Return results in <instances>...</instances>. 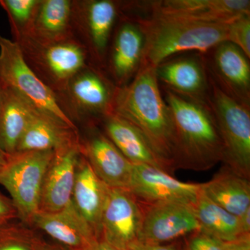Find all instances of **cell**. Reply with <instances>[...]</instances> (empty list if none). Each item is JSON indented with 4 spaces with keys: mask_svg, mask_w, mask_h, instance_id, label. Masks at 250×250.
<instances>
[{
    "mask_svg": "<svg viewBox=\"0 0 250 250\" xmlns=\"http://www.w3.org/2000/svg\"><path fill=\"white\" fill-rule=\"evenodd\" d=\"M112 113L136 126L175 170L173 123L160 90L156 68L141 65L128 84L117 87Z\"/></svg>",
    "mask_w": 250,
    "mask_h": 250,
    "instance_id": "obj_1",
    "label": "cell"
},
{
    "mask_svg": "<svg viewBox=\"0 0 250 250\" xmlns=\"http://www.w3.org/2000/svg\"><path fill=\"white\" fill-rule=\"evenodd\" d=\"M162 90L173 123L175 170L207 171L223 162V143L210 105Z\"/></svg>",
    "mask_w": 250,
    "mask_h": 250,
    "instance_id": "obj_2",
    "label": "cell"
},
{
    "mask_svg": "<svg viewBox=\"0 0 250 250\" xmlns=\"http://www.w3.org/2000/svg\"><path fill=\"white\" fill-rule=\"evenodd\" d=\"M128 19L137 23L144 34L141 65L145 66L156 68L177 54L205 53L228 41L229 22L210 24L149 17Z\"/></svg>",
    "mask_w": 250,
    "mask_h": 250,
    "instance_id": "obj_3",
    "label": "cell"
},
{
    "mask_svg": "<svg viewBox=\"0 0 250 250\" xmlns=\"http://www.w3.org/2000/svg\"><path fill=\"white\" fill-rule=\"evenodd\" d=\"M54 151H24L7 154L0 171V185L9 192L18 218L31 226L39 211L42 184Z\"/></svg>",
    "mask_w": 250,
    "mask_h": 250,
    "instance_id": "obj_4",
    "label": "cell"
},
{
    "mask_svg": "<svg viewBox=\"0 0 250 250\" xmlns=\"http://www.w3.org/2000/svg\"><path fill=\"white\" fill-rule=\"evenodd\" d=\"M15 42L27 65L58 99L70 80L91 64L84 47L75 39L51 45H41L28 38Z\"/></svg>",
    "mask_w": 250,
    "mask_h": 250,
    "instance_id": "obj_5",
    "label": "cell"
},
{
    "mask_svg": "<svg viewBox=\"0 0 250 250\" xmlns=\"http://www.w3.org/2000/svg\"><path fill=\"white\" fill-rule=\"evenodd\" d=\"M0 83L21 95L41 113L78 130L55 93L27 65L18 44L2 36H0Z\"/></svg>",
    "mask_w": 250,
    "mask_h": 250,
    "instance_id": "obj_6",
    "label": "cell"
},
{
    "mask_svg": "<svg viewBox=\"0 0 250 250\" xmlns=\"http://www.w3.org/2000/svg\"><path fill=\"white\" fill-rule=\"evenodd\" d=\"M209 105L223 146L224 166L250 177V109L223 93L210 78Z\"/></svg>",
    "mask_w": 250,
    "mask_h": 250,
    "instance_id": "obj_7",
    "label": "cell"
},
{
    "mask_svg": "<svg viewBox=\"0 0 250 250\" xmlns=\"http://www.w3.org/2000/svg\"><path fill=\"white\" fill-rule=\"evenodd\" d=\"M121 1L73 0L74 37L84 47L90 63L105 70Z\"/></svg>",
    "mask_w": 250,
    "mask_h": 250,
    "instance_id": "obj_8",
    "label": "cell"
},
{
    "mask_svg": "<svg viewBox=\"0 0 250 250\" xmlns=\"http://www.w3.org/2000/svg\"><path fill=\"white\" fill-rule=\"evenodd\" d=\"M116 88L104 70L89 64L70 80L58 100L72 121L73 114L100 121L112 113Z\"/></svg>",
    "mask_w": 250,
    "mask_h": 250,
    "instance_id": "obj_9",
    "label": "cell"
},
{
    "mask_svg": "<svg viewBox=\"0 0 250 250\" xmlns=\"http://www.w3.org/2000/svg\"><path fill=\"white\" fill-rule=\"evenodd\" d=\"M149 18L220 24L250 14L249 0H159L138 1Z\"/></svg>",
    "mask_w": 250,
    "mask_h": 250,
    "instance_id": "obj_10",
    "label": "cell"
},
{
    "mask_svg": "<svg viewBox=\"0 0 250 250\" xmlns=\"http://www.w3.org/2000/svg\"><path fill=\"white\" fill-rule=\"evenodd\" d=\"M143 205L126 189L109 188L101 220V237L110 244L129 250L139 243Z\"/></svg>",
    "mask_w": 250,
    "mask_h": 250,
    "instance_id": "obj_11",
    "label": "cell"
},
{
    "mask_svg": "<svg viewBox=\"0 0 250 250\" xmlns=\"http://www.w3.org/2000/svg\"><path fill=\"white\" fill-rule=\"evenodd\" d=\"M208 76L223 93L250 108V59L229 41H224L205 53Z\"/></svg>",
    "mask_w": 250,
    "mask_h": 250,
    "instance_id": "obj_12",
    "label": "cell"
},
{
    "mask_svg": "<svg viewBox=\"0 0 250 250\" xmlns=\"http://www.w3.org/2000/svg\"><path fill=\"white\" fill-rule=\"evenodd\" d=\"M143 205L144 215L139 243L166 244L200 231L192 205L182 202Z\"/></svg>",
    "mask_w": 250,
    "mask_h": 250,
    "instance_id": "obj_13",
    "label": "cell"
},
{
    "mask_svg": "<svg viewBox=\"0 0 250 250\" xmlns=\"http://www.w3.org/2000/svg\"><path fill=\"white\" fill-rule=\"evenodd\" d=\"M156 74L162 88L209 104L210 80L203 54L183 53L170 57L156 67Z\"/></svg>",
    "mask_w": 250,
    "mask_h": 250,
    "instance_id": "obj_14",
    "label": "cell"
},
{
    "mask_svg": "<svg viewBox=\"0 0 250 250\" xmlns=\"http://www.w3.org/2000/svg\"><path fill=\"white\" fill-rule=\"evenodd\" d=\"M202 184L186 183L152 166L134 165L128 190L141 203L182 202L193 205Z\"/></svg>",
    "mask_w": 250,
    "mask_h": 250,
    "instance_id": "obj_15",
    "label": "cell"
},
{
    "mask_svg": "<svg viewBox=\"0 0 250 250\" xmlns=\"http://www.w3.org/2000/svg\"><path fill=\"white\" fill-rule=\"evenodd\" d=\"M122 20L112 36L105 68L118 88L128 84L139 72L145 45L139 24L126 18Z\"/></svg>",
    "mask_w": 250,
    "mask_h": 250,
    "instance_id": "obj_16",
    "label": "cell"
},
{
    "mask_svg": "<svg viewBox=\"0 0 250 250\" xmlns=\"http://www.w3.org/2000/svg\"><path fill=\"white\" fill-rule=\"evenodd\" d=\"M81 154V141L54 152L42 184L39 211L58 212L71 203L77 163Z\"/></svg>",
    "mask_w": 250,
    "mask_h": 250,
    "instance_id": "obj_17",
    "label": "cell"
},
{
    "mask_svg": "<svg viewBox=\"0 0 250 250\" xmlns=\"http://www.w3.org/2000/svg\"><path fill=\"white\" fill-rule=\"evenodd\" d=\"M81 152L107 187L128 190L134 165L103 131L94 129L86 139L81 140Z\"/></svg>",
    "mask_w": 250,
    "mask_h": 250,
    "instance_id": "obj_18",
    "label": "cell"
},
{
    "mask_svg": "<svg viewBox=\"0 0 250 250\" xmlns=\"http://www.w3.org/2000/svg\"><path fill=\"white\" fill-rule=\"evenodd\" d=\"M103 132L133 165L152 166L168 174L173 167L160 155L136 126L115 113L101 120Z\"/></svg>",
    "mask_w": 250,
    "mask_h": 250,
    "instance_id": "obj_19",
    "label": "cell"
},
{
    "mask_svg": "<svg viewBox=\"0 0 250 250\" xmlns=\"http://www.w3.org/2000/svg\"><path fill=\"white\" fill-rule=\"evenodd\" d=\"M31 226L44 231L67 250H87L99 240L72 202L58 212L38 211Z\"/></svg>",
    "mask_w": 250,
    "mask_h": 250,
    "instance_id": "obj_20",
    "label": "cell"
},
{
    "mask_svg": "<svg viewBox=\"0 0 250 250\" xmlns=\"http://www.w3.org/2000/svg\"><path fill=\"white\" fill-rule=\"evenodd\" d=\"M108 189L109 187L99 178L88 161L81 154L77 163L72 203L99 240Z\"/></svg>",
    "mask_w": 250,
    "mask_h": 250,
    "instance_id": "obj_21",
    "label": "cell"
},
{
    "mask_svg": "<svg viewBox=\"0 0 250 250\" xmlns=\"http://www.w3.org/2000/svg\"><path fill=\"white\" fill-rule=\"evenodd\" d=\"M72 11L73 0H41L29 35L24 38L41 45L75 39Z\"/></svg>",
    "mask_w": 250,
    "mask_h": 250,
    "instance_id": "obj_22",
    "label": "cell"
},
{
    "mask_svg": "<svg viewBox=\"0 0 250 250\" xmlns=\"http://www.w3.org/2000/svg\"><path fill=\"white\" fill-rule=\"evenodd\" d=\"M78 130L37 111L24 131L16 152L58 151L80 143Z\"/></svg>",
    "mask_w": 250,
    "mask_h": 250,
    "instance_id": "obj_23",
    "label": "cell"
},
{
    "mask_svg": "<svg viewBox=\"0 0 250 250\" xmlns=\"http://www.w3.org/2000/svg\"><path fill=\"white\" fill-rule=\"evenodd\" d=\"M3 87L0 103V148L14 154L37 109L14 90Z\"/></svg>",
    "mask_w": 250,
    "mask_h": 250,
    "instance_id": "obj_24",
    "label": "cell"
},
{
    "mask_svg": "<svg viewBox=\"0 0 250 250\" xmlns=\"http://www.w3.org/2000/svg\"><path fill=\"white\" fill-rule=\"evenodd\" d=\"M202 190L211 201L236 216L250 207V179L225 166L209 182L202 184Z\"/></svg>",
    "mask_w": 250,
    "mask_h": 250,
    "instance_id": "obj_25",
    "label": "cell"
},
{
    "mask_svg": "<svg viewBox=\"0 0 250 250\" xmlns=\"http://www.w3.org/2000/svg\"><path fill=\"white\" fill-rule=\"evenodd\" d=\"M192 207L202 232L224 242L241 236L238 217L211 201L202 190Z\"/></svg>",
    "mask_w": 250,
    "mask_h": 250,
    "instance_id": "obj_26",
    "label": "cell"
},
{
    "mask_svg": "<svg viewBox=\"0 0 250 250\" xmlns=\"http://www.w3.org/2000/svg\"><path fill=\"white\" fill-rule=\"evenodd\" d=\"M41 0H0L7 14L14 41L29 35Z\"/></svg>",
    "mask_w": 250,
    "mask_h": 250,
    "instance_id": "obj_27",
    "label": "cell"
},
{
    "mask_svg": "<svg viewBox=\"0 0 250 250\" xmlns=\"http://www.w3.org/2000/svg\"><path fill=\"white\" fill-rule=\"evenodd\" d=\"M45 241L26 224L0 227V250H42Z\"/></svg>",
    "mask_w": 250,
    "mask_h": 250,
    "instance_id": "obj_28",
    "label": "cell"
},
{
    "mask_svg": "<svg viewBox=\"0 0 250 250\" xmlns=\"http://www.w3.org/2000/svg\"><path fill=\"white\" fill-rule=\"evenodd\" d=\"M228 41L241 49L250 59V15L235 18L228 24Z\"/></svg>",
    "mask_w": 250,
    "mask_h": 250,
    "instance_id": "obj_29",
    "label": "cell"
},
{
    "mask_svg": "<svg viewBox=\"0 0 250 250\" xmlns=\"http://www.w3.org/2000/svg\"><path fill=\"white\" fill-rule=\"evenodd\" d=\"M185 250H227L225 242L197 231L190 235Z\"/></svg>",
    "mask_w": 250,
    "mask_h": 250,
    "instance_id": "obj_30",
    "label": "cell"
},
{
    "mask_svg": "<svg viewBox=\"0 0 250 250\" xmlns=\"http://www.w3.org/2000/svg\"><path fill=\"white\" fill-rule=\"evenodd\" d=\"M18 218L17 210L11 199L0 192V227Z\"/></svg>",
    "mask_w": 250,
    "mask_h": 250,
    "instance_id": "obj_31",
    "label": "cell"
},
{
    "mask_svg": "<svg viewBox=\"0 0 250 250\" xmlns=\"http://www.w3.org/2000/svg\"><path fill=\"white\" fill-rule=\"evenodd\" d=\"M227 250H250V234L243 235L232 241L225 242Z\"/></svg>",
    "mask_w": 250,
    "mask_h": 250,
    "instance_id": "obj_32",
    "label": "cell"
},
{
    "mask_svg": "<svg viewBox=\"0 0 250 250\" xmlns=\"http://www.w3.org/2000/svg\"><path fill=\"white\" fill-rule=\"evenodd\" d=\"M129 250H181L178 245L176 243L169 244L149 245L137 243L134 245Z\"/></svg>",
    "mask_w": 250,
    "mask_h": 250,
    "instance_id": "obj_33",
    "label": "cell"
},
{
    "mask_svg": "<svg viewBox=\"0 0 250 250\" xmlns=\"http://www.w3.org/2000/svg\"><path fill=\"white\" fill-rule=\"evenodd\" d=\"M238 221L241 236L250 234V207L238 216Z\"/></svg>",
    "mask_w": 250,
    "mask_h": 250,
    "instance_id": "obj_34",
    "label": "cell"
},
{
    "mask_svg": "<svg viewBox=\"0 0 250 250\" xmlns=\"http://www.w3.org/2000/svg\"><path fill=\"white\" fill-rule=\"evenodd\" d=\"M87 250H122L121 248H117V247L110 244L104 240H98V241L95 242V243L90 247L89 249Z\"/></svg>",
    "mask_w": 250,
    "mask_h": 250,
    "instance_id": "obj_35",
    "label": "cell"
},
{
    "mask_svg": "<svg viewBox=\"0 0 250 250\" xmlns=\"http://www.w3.org/2000/svg\"><path fill=\"white\" fill-rule=\"evenodd\" d=\"M42 250H67L65 248L56 243H49L45 241Z\"/></svg>",
    "mask_w": 250,
    "mask_h": 250,
    "instance_id": "obj_36",
    "label": "cell"
},
{
    "mask_svg": "<svg viewBox=\"0 0 250 250\" xmlns=\"http://www.w3.org/2000/svg\"><path fill=\"white\" fill-rule=\"evenodd\" d=\"M6 159H7V154L3 152L0 148V171L6 164Z\"/></svg>",
    "mask_w": 250,
    "mask_h": 250,
    "instance_id": "obj_37",
    "label": "cell"
},
{
    "mask_svg": "<svg viewBox=\"0 0 250 250\" xmlns=\"http://www.w3.org/2000/svg\"><path fill=\"white\" fill-rule=\"evenodd\" d=\"M2 90H3L2 85H1V83H0V103H1V95H2Z\"/></svg>",
    "mask_w": 250,
    "mask_h": 250,
    "instance_id": "obj_38",
    "label": "cell"
}]
</instances>
